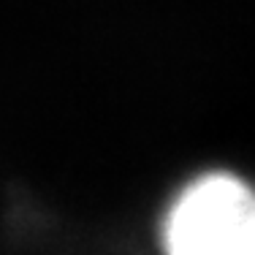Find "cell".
Segmentation results:
<instances>
[{"label": "cell", "mask_w": 255, "mask_h": 255, "mask_svg": "<svg viewBox=\"0 0 255 255\" xmlns=\"http://www.w3.org/2000/svg\"><path fill=\"white\" fill-rule=\"evenodd\" d=\"M166 255H255V190L228 174L196 179L163 228Z\"/></svg>", "instance_id": "1"}]
</instances>
